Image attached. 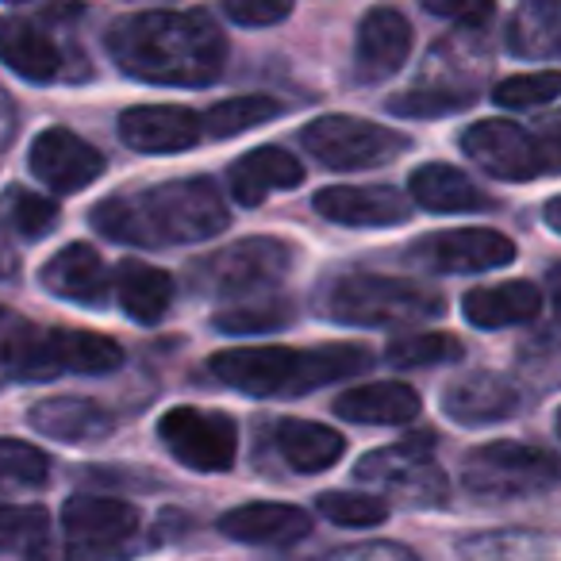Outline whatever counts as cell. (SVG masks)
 Here are the masks:
<instances>
[{
  "label": "cell",
  "instance_id": "cell-8",
  "mask_svg": "<svg viewBox=\"0 0 561 561\" xmlns=\"http://www.w3.org/2000/svg\"><path fill=\"white\" fill-rule=\"evenodd\" d=\"M300 142L312 150V158L328 170H369L400 150H408V139L392 127H381L362 116H323L300 131Z\"/></svg>",
  "mask_w": 561,
  "mask_h": 561
},
{
  "label": "cell",
  "instance_id": "cell-6",
  "mask_svg": "<svg viewBox=\"0 0 561 561\" xmlns=\"http://www.w3.org/2000/svg\"><path fill=\"white\" fill-rule=\"evenodd\" d=\"M139 530V512L116 496H70L62 507V542H43L32 561H112Z\"/></svg>",
  "mask_w": 561,
  "mask_h": 561
},
{
  "label": "cell",
  "instance_id": "cell-2",
  "mask_svg": "<svg viewBox=\"0 0 561 561\" xmlns=\"http://www.w3.org/2000/svg\"><path fill=\"white\" fill-rule=\"evenodd\" d=\"M227 204L208 178L162 181L142 193L108 196L93 208V227L131 247H188L227 227Z\"/></svg>",
  "mask_w": 561,
  "mask_h": 561
},
{
  "label": "cell",
  "instance_id": "cell-42",
  "mask_svg": "<svg viewBox=\"0 0 561 561\" xmlns=\"http://www.w3.org/2000/svg\"><path fill=\"white\" fill-rule=\"evenodd\" d=\"M535 142H538V154H542V170L561 173V112L542 127V135Z\"/></svg>",
  "mask_w": 561,
  "mask_h": 561
},
{
  "label": "cell",
  "instance_id": "cell-16",
  "mask_svg": "<svg viewBox=\"0 0 561 561\" xmlns=\"http://www.w3.org/2000/svg\"><path fill=\"white\" fill-rule=\"evenodd\" d=\"M316 211L339 227H400L412 219V204L389 185H331L316 196Z\"/></svg>",
  "mask_w": 561,
  "mask_h": 561
},
{
  "label": "cell",
  "instance_id": "cell-31",
  "mask_svg": "<svg viewBox=\"0 0 561 561\" xmlns=\"http://www.w3.org/2000/svg\"><path fill=\"white\" fill-rule=\"evenodd\" d=\"M466 354V346L454 335H438V331H420V335H397L385 351L389 366L397 369H427V366H446L458 362Z\"/></svg>",
  "mask_w": 561,
  "mask_h": 561
},
{
  "label": "cell",
  "instance_id": "cell-44",
  "mask_svg": "<svg viewBox=\"0 0 561 561\" xmlns=\"http://www.w3.org/2000/svg\"><path fill=\"white\" fill-rule=\"evenodd\" d=\"M16 273V254H12V247L4 242V234H0V280L12 277Z\"/></svg>",
  "mask_w": 561,
  "mask_h": 561
},
{
  "label": "cell",
  "instance_id": "cell-11",
  "mask_svg": "<svg viewBox=\"0 0 561 561\" xmlns=\"http://www.w3.org/2000/svg\"><path fill=\"white\" fill-rule=\"evenodd\" d=\"M289 247L270 234H257V239H242L231 247L216 250L204 262H196L193 280L211 297H227V293H250L265 289V285H277L289 270Z\"/></svg>",
  "mask_w": 561,
  "mask_h": 561
},
{
  "label": "cell",
  "instance_id": "cell-29",
  "mask_svg": "<svg viewBox=\"0 0 561 561\" xmlns=\"http://www.w3.org/2000/svg\"><path fill=\"white\" fill-rule=\"evenodd\" d=\"M512 50L523 58H561V0H523L512 16Z\"/></svg>",
  "mask_w": 561,
  "mask_h": 561
},
{
  "label": "cell",
  "instance_id": "cell-15",
  "mask_svg": "<svg viewBox=\"0 0 561 561\" xmlns=\"http://www.w3.org/2000/svg\"><path fill=\"white\" fill-rule=\"evenodd\" d=\"M119 139L139 154H181L204 139L201 116L181 104H139L119 116Z\"/></svg>",
  "mask_w": 561,
  "mask_h": 561
},
{
  "label": "cell",
  "instance_id": "cell-46",
  "mask_svg": "<svg viewBox=\"0 0 561 561\" xmlns=\"http://www.w3.org/2000/svg\"><path fill=\"white\" fill-rule=\"evenodd\" d=\"M550 297H553V312H558V320H561V265L550 273Z\"/></svg>",
  "mask_w": 561,
  "mask_h": 561
},
{
  "label": "cell",
  "instance_id": "cell-40",
  "mask_svg": "<svg viewBox=\"0 0 561 561\" xmlns=\"http://www.w3.org/2000/svg\"><path fill=\"white\" fill-rule=\"evenodd\" d=\"M423 9L435 12L443 20H454V24H466V27H481L492 20L496 12V0H420Z\"/></svg>",
  "mask_w": 561,
  "mask_h": 561
},
{
  "label": "cell",
  "instance_id": "cell-41",
  "mask_svg": "<svg viewBox=\"0 0 561 561\" xmlns=\"http://www.w3.org/2000/svg\"><path fill=\"white\" fill-rule=\"evenodd\" d=\"M320 561H420V558L397 542H358V546H343V550L323 553Z\"/></svg>",
  "mask_w": 561,
  "mask_h": 561
},
{
  "label": "cell",
  "instance_id": "cell-27",
  "mask_svg": "<svg viewBox=\"0 0 561 561\" xmlns=\"http://www.w3.org/2000/svg\"><path fill=\"white\" fill-rule=\"evenodd\" d=\"M116 297L135 323H158L170 312L173 277L147 262H119L116 270Z\"/></svg>",
  "mask_w": 561,
  "mask_h": 561
},
{
  "label": "cell",
  "instance_id": "cell-1",
  "mask_svg": "<svg viewBox=\"0 0 561 561\" xmlns=\"http://www.w3.org/2000/svg\"><path fill=\"white\" fill-rule=\"evenodd\" d=\"M108 55L127 78L201 89L224 73V32L204 12H135L112 24Z\"/></svg>",
  "mask_w": 561,
  "mask_h": 561
},
{
  "label": "cell",
  "instance_id": "cell-45",
  "mask_svg": "<svg viewBox=\"0 0 561 561\" xmlns=\"http://www.w3.org/2000/svg\"><path fill=\"white\" fill-rule=\"evenodd\" d=\"M546 224H550L553 231L561 234V196H553V201L546 204Z\"/></svg>",
  "mask_w": 561,
  "mask_h": 561
},
{
  "label": "cell",
  "instance_id": "cell-14",
  "mask_svg": "<svg viewBox=\"0 0 561 561\" xmlns=\"http://www.w3.org/2000/svg\"><path fill=\"white\" fill-rule=\"evenodd\" d=\"M27 162H32L35 181H43L55 193H81L104 173V154L70 127H47L43 135H35Z\"/></svg>",
  "mask_w": 561,
  "mask_h": 561
},
{
  "label": "cell",
  "instance_id": "cell-37",
  "mask_svg": "<svg viewBox=\"0 0 561 561\" xmlns=\"http://www.w3.org/2000/svg\"><path fill=\"white\" fill-rule=\"evenodd\" d=\"M9 219L20 234H27V239H43L47 231H55L58 204L47 201V196H39V193H27V188H12L9 193Z\"/></svg>",
  "mask_w": 561,
  "mask_h": 561
},
{
  "label": "cell",
  "instance_id": "cell-20",
  "mask_svg": "<svg viewBox=\"0 0 561 561\" xmlns=\"http://www.w3.org/2000/svg\"><path fill=\"white\" fill-rule=\"evenodd\" d=\"M300 181H305V165L297 162V154L280 147H257L250 154L234 158L231 170H227V188L247 208H257L270 193L297 188Z\"/></svg>",
  "mask_w": 561,
  "mask_h": 561
},
{
  "label": "cell",
  "instance_id": "cell-26",
  "mask_svg": "<svg viewBox=\"0 0 561 561\" xmlns=\"http://www.w3.org/2000/svg\"><path fill=\"white\" fill-rule=\"evenodd\" d=\"M277 450L297 473H323V469L339 466V458L346 454V438L323 423L285 420L277 423Z\"/></svg>",
  "mask_w": 561,
  "mask_h": 561
},
{
  "label": "cell",
  "instance_id": "cell-30",
  "mask_svg": "<svg viewBox=\"0 0 561 561\" xmlns=\"http://www.w3.org/2000/svg\"><path fill=\"white\" fill-rule=\"evenodd\" d=\"M277 112H280V104L273 101V96H257V93L227 96L216 108H208V116H201V127L211 139H234V135L254 131V127L277 119Z\"/></svg>",
  "mask_w": 561,
  "mask_h": 561
},
{
  "label": "cell",
  "instance_id": "cell-4",
  "mask_svg": "<svg viewBox=\"0 0 561 561\" xmlns=\"http://www.w3.org/2000/svg\"><path fill=\"white\" fill-rule=\"evenodd\" d=\"M124 366V346L93 331L39 328L0 308V381H55L62 374L101 377Z\"/></svg>",
  "mask_w": 561,
  "mask_h": 561
},
{
  "label": "cell",
  "instance_id": "cell-5",
  "mask_svg": "<svg viewBox=\"0 0 561 561\" xmlns=\"http://www.w3.org/2000/svg\"><path fill=\"white\" fill-rule=\"evenodd\" d=\"M316 308L328 320L351 323V328H397V323L435 320L443 312V297L408 277L343 273L323 285Z\"/></svg>",
  "mask_w": 561,
  "mask_h": 561
},
{
  "label": "cell",
  "instance_id": "cell-38",
  "mask_svg": "<svg viewBox=\"0 0 561 561\" xmlns=\"http://www.w3.org/2000/svg\"><path fill=\"white\" fill-rule=\"evenodd\" d=\"M473 104V89H415V93H404V96H392L389 108L397 116H420V119H431V116H443V112H458Z\"/></svg>",
  "mask_w": 561,
  "mask_h": 561
},
{
  "label": "cell",
  "instance_id": "cell-34",
  "mask_svg": "<svg viewBox=\"0 0 561 561\" xmlns=\"http://www.w3.org/2000/svg\"><path fill=\"white\" fill-rule=\"evenodd\" d=\"M561 96V70H538V73H519L507 78L492 89V101L500 108H538Z\"/></svg>",
  "mask_w": 561,
  "mask_h": 561
},
{
  "label": "cell",
  "instance_id": "cell-9",
  "mask_svg": "<svg viewBox=\"0 0 561 561\" xmlns=\"http://www.w3.org/2000/svg\"><path fill=\"white\" fill-rule=\"evenodd\" d=\"M431 446H435L431 435L400 438L397 446L366 454L354 473H358V481L377 484V489L404 500V504L435 507L446 500V473L431 458Z\"/></svg>",
  "mask_w": 561,
  "mask_h": 561
},
{
  "label": "cell",
  "instance_id": "cell-47",
  "mask_svg": "<svg viewBox=\"0 0 561 561\" xmlns=\"http://www.w3.org/2000/svg\"><path fill=\"white\" fill-rule=\"evenodd\" d=\"M558 435H561V412H558Z\"/></svg>",
  "mask_w": 561,
  "mask_h": 561
},
{
  "label": "cell",
  "instance_id": "cell-48",
  "mask_svg": "<svg viewBox=\"0 0 561 561\" xmlns=\"http://www.w3.org/2000/svg\"><path fill=\"white\" fill-rule=\"evenodd\" d=\"M12 4H20V0H12Z\"/></svg>",
  "mask_w": 561,
  "mask_h": 561
},
{
  "label": "cell",
  "instance_id": "cell-13",
  "mask_svg": "<svg viewBox=\"0 0 561 561\" xmlns=\"http://www.w3.org/2000/svg\"><path fill=\"white\" fill-rule=\"evenodd\" d=\"M415 262L435 273H484L515 262V242L492 227H461V231L427 234L415 247Z\"/></svg>",
  "mask_w": 561,
  "mask_h": 561
},
{
  "label": "cell",
  "instance_id": "cell-36",
  "mask_svg": "<svg viewBox=\"0 0 561 561\" xmlns=\"http://www.w3.org/2000/svg\"><path fill=\"white\" fill-rule=\"evenodd\" d=\"M293 308H285L280 300H265V305H234L227 312H216V328L227 335H262V331H277L289 320Z\"/></svg>",
  "mask_w": 561,
  "mask_h": 561
},
{
  "label": "cell",
  "instance_id": "cell-18",
  "mask_svg": "<svg viewBox=\"0 0 561 561\" xmlns=\"http://www.w3.org/2000/svg\"><path fill=\"white\" fill-rule=\"evenodd\" d=\"M219 535L247 546H293L312 535V515L297 504L254 500V504L231 507L227 515H219Z\"/></svg>",
  "mask_w": 561,
  "mask_h": 561
},
{
  "label": "cell",
  "instance_id": "cell-24",
  "mask_svg": "<svg viewBox=\"0 0 561 561\" xmlns=\"http://www.w3.org/2000/svg\"><path fill=\"white\" fill-rule=\"evenodd\" d=\"M542 308V293L535 280H504V285H484V289L466 293V320L481 331L515 328L530 323Z\"/></svg>",
  "mask_w": 561,
  "mask_h": 561
},
{
  "label": "cell",
  "instance_id": "cell-33",
  "mask_svg": "<svg viewBox=\"0 0 561 561\" xmlns=\"http://www.w3.org/2000/svg\"><path fill=\"white\" fill-rule=\"evenodd\" d=\"M50 515L43 507H12L0 504V553H35L47 542Z\"/></svg>",
  "mask_w": 561,
  "mask_h": 561
},
{
  "label": "cell",
  "instance_id": "cell-19",
  "mask_svg": "<svg viewBox=\"0 0 561 561\" xmlns=\"http://www.w3.org/2000/svg\"><path fill=\"white\" fill-rule=\"evenodd\" d=\"M443 412L461 427H481V423H500L519 412V389L500 374H466L446 389Z\"/></svg>",
  "mask_w": 561,
  "mask_h": 561
},
{
  "label": "cell",
  "instance_id": "cell-28",
  "mask_svg": "<svg viewBox=\"0 0 561 561\" xmlns=\"http://www.w3.org/2000/svg\"><path fill=\"white\" fill-rule=\"evenodd\" d=\"M0 62L9 66L12 73H20L24 81H55L58 78V47L39 32V27L24 24V20H12V24L0 27Z\"/></svg>",
  "mask_w": 561,
  "mask_h": 561
},
{
  "label": "cell",
  "instance_id": "cell-21",
  "mask_svg": "<svg viewBox=\"0 0 561 561\" xmlns=\"http://www.w3.org/2000/svg\"><path fill=\"white\" fill-rule=\"evenodd\" d=\"M43 289L55 293L62 300H78V305H101L108 297V270H104L101 254L89 242H70L62 247L47 265H43Z\"/></svg>",
  "mask_w": 561,
  "mask_h": 561
},
{
  "label": "cell",
  "instance_id": "cell-7",
  "mask_svg": "<svg viewBox=\"0 0 561 561\" xmlns=\"http://www.w3.org/2000/svg\"><path fill=\"white\" fill-rule=\"evenodd\" d=\"M561 484V458L527 443H489L466 458V489L484 500H515Z\"/></svg>",
  "mask_w": 561,
  "mask_h": 561
},
{
  "label": "cell",
  "instance_id": "cell-17",
  "mask_svg": "<svg viewBox=\"0 0 561 561\" xmlns=\"http://www.w3.org/2000/svg\"><path fill=\"white\" fill-rule=\"evenodd\" d=\"M412 24L397 9H374L358 24V43H354V70L362 81H385L412 58Z\"/></svg>",
  "mask_w": 561,
  "mask_h": 561
},
{
  "label": "cell",
  "instance_id": "cell-43",
  "mask_svg": "<svg viewBox=\"0 0 561 561\" xmlns=\"http://www.w3.org/2000/svg\"><path fill=\"white\" fill-rule=\"evenodd\" d=\"M12 139H16V104H12V96L0 89V154L9 150Z\"/></svg>",
  "mask_w": 561,
  "mask_h": 561
},
{
  "label": "cell",
  "instance_id": "cell-12",
  "mask_svg": "<svg viewBox=\"0 0 561 561\" xmlns=\"http://www.w3.org/2000/svg\"><path fill=\"white\" fill-rule=\"evenodd\" d=\"M461 150L481 165L484 173L500 181H535L542 173V154L538 142L512 119H481L461 135Z\"/></svg>",
  "mask_w": 561,
  "mask_h": 561
},
{
  "label": "cell",
  "instance_id": "cell-3",
  "mask_svg": "<svg viewBox=\"0 0 561 561\" xmlns=\"http://www.w3.org/2000/svg\"><path fill=\"white\" fill-rule=\"evenodd\" d=\"M211 377L242 397H300L320 385L343 381L369 366V351L351 343H331L320 351H293V346H234L208 362Z\"/></svg>",
  "mask_w": 561,
  "mask_h": 561
},
{
  "label": "cell",
  "instance_id": "cell-25",
  "mask_svg": "<svg viewBox=\"0 0 561 561\" xmlns=\"http://www.w3.org/2000/svg\"><path fill=\"white\" fill-rule=\"evenodd\" d=\"M408 193L420 208L427 211H477L489 208V196L473 185L461 170L446 162H427L420 170H412L408 178Z\"/></svg>",
  "mask_w": 561,
  "mask_h": 561
},
{
  "label": "cell",
  "instance_id": "cell-35",
  "mask_svg": "<svg viewBox=\"0 0 561 561\" xmlns=\"http://www.w3.org/2000/svg\"><path fill=\"white\" fill-rule=\"evenodd\" d=\"M50 477V458L32 443L0 438V484H43Z\"/></svg>",
  "mask_w": 561,
  "mask_h": 561
},
{
  "label": "cell",
  "instance_id": "cell-39",
  "mask_svg": "<svg viewBox=\"0 0 561 561\" xmlns=\"http://www.w3.org/2000/svg\"><path fill=\"white\" fill-rule=\"evenodd\" d=\"M224 12L239 27H273L293 12V0H224Z\"/></svg>",
  "mask_w": 561,
  "mask_h": 561
},
{
  "label": "cell",
  "instance_id": "cell-10",
  "mask_svg": "<svg viewBox=\"0 0 561 561\" xmlns=\"http://www.w3.org/2000/svg\"><path fill=\"white\" fill-rule=\"evenodd\" d=\"M158 438L181 461L196 473H227L239 454V427L231 415L208 412V408H170L158 420Z\"/></svg>",
  "mask_w": 561,
  "mask_h": 561
},
{
  "label": "cell",
  "instance_id": "cell-22",
  "mask_svg": "<svg viewBox=\"0 0 561 561\" xmlns=\"http://www.w3.org/2000/svg\"><path fill=\"white\" fill-rule=\"evenodd\" d=\"M32 427L39 435L55 438V443H101V438L112 435L116 420L104 412L96 400H85V397H50V400H39L32 408Z\"/></svg>",
  "mask_w": 561,
  "mask_h": 561
},
{
  "label": "cell",
  "instance_id": "cell-23",
  "mask_svg": "<svg viewBox=\"0 0 561 561\" xmlns=\"http://www.w3.org/2000/svg\"><path fill=\"white\" fill-rule=\"evenodd\" d=\"M420 392L412 385L400 381H377L358 385V389L343 392L335 400V415L351 423H366V427H400L420 415Z\"/></svg>",
  "mask_w": 561,
  "mask_h": 561
},
{
  "label": "cell",
  "instance_id": "cell-32",
  "mask_svg": "<svg viewBox=\"0 0 561 561\" xmlns=\"http://www.w3.org/2000/svg\"><path fill=\"white\" fill-rule=\"evenodd\" d=\"M316 512L335 527H377L389 519V500L369 492H323L316 500Z\"/></svg>",
  "mask_w": 561,
  "mask_h": 561
}]
</instances>
